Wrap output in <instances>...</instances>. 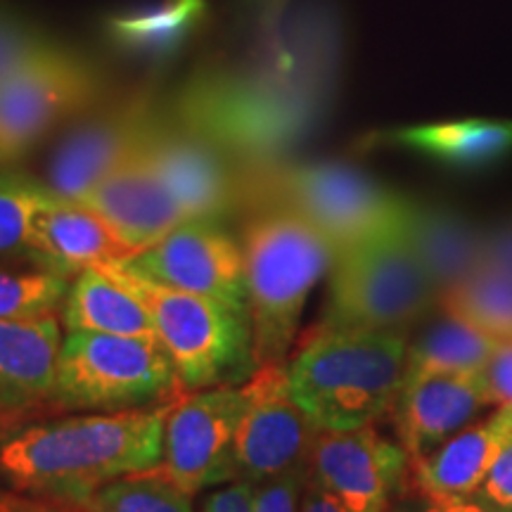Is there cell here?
<instances>
[{"label": "cell", "instance_id": "cell-1", "mask_svg": "<svg viewBox=\"0 0 512 512\" xmlns=\"http://www.w3.org/2000/svg\"><path fill=\"white\" fill-rule=\"evenodd\" d=\"M169 403L117 413H67L3 432L0 484L17 494L81 505L107 482L155 470L164 456Z\"/></svg>", "mask_w": 512, "mask_h": 512}, {"label": "cell", "instance_id": "cell-2", "mask_svg": "<svg viewBox=\"0 0 512 512\" xmlns=\"http://www.w3.org/2000/svg\"><path fill=\"white\" fill-rule=\"evenodd\" d=\"M406 356V332L318 328L285 361L287 384L316 430H358L394 408Z\"/></svg>", "mask_w": 512, "mask_h": 512}, {"label": "cell", "instance_id": "cell-3", "mask_svg": "<svg viewBox=\"0 0 512 512\" xmlns=\"http://www.w3.org/2000/svg\"><path fill=\"white\" fill-rule=\"evenodd\" d=\"M320 98L318 79L302 81L283 67L214 74L185 91L176 119L254 171L280 164L287 147L304 138L316 121Z\"/></svg>", "mask_w": 512, "mask_h": 512}, {"label": "cell", "instance_id": "cell-4", "mask_svg": "<svg viewBox=\"0 0 512 512\" xmlns=\"http://www.w3.org/2000/svg\"><path fill=\"white\" fill-rule=\"evenodd\" d=\"M247 311L256 368L285 363L313 287L330 273L335 247L285 207H261L242 233Z\"/></svg>", "mask_w": 512, "mask_h": 512}, {"label": "cell", "instance_id": "cell-5", "mask_svg": "<svg viewBox=\"0 0 512 512\" xmlns=\"http://www.w3.org/2000/svg\"><path fill=\"white\" fill-rule=\"evenodd\" d=\"M95 268L140 299L185 392L242 384L254 375V332L247 309L162 285L121 261Z\"/></svg>", "mask_w": 512, "mask_h": 512}, {"label": "cell", "instance_id": "cell-6", "mask_svg": "<svg viewBox=\"0 0 512 512\" xmlns=\"http://www.w3.org/2000/svg\"><path fill=\"white\" fill-rule=\"evenodd\" d=\"M242 200L285 207L342 252L408 228L413 202L342 162L273 164L242 174Z\"/></svg>", "mask_w": 512, "mask_h": 512}, {"label": "cell", "instance_id": "cell-7", "mask_svg": "<svg viewBox=\"0 0 512 512\" xmlns=\"http://www.w3.org/2000/svg\"><path fill=\"white\" fill-rule=\"evenodd\" d=\"M320 328L406 332L439 306V292L406 230L335 254Z\"/></svg>", "mask_w": 512, "mask_h": 512}, {"label": "cell", "instance_id": "cell-8", "mask_svg": "<svg viewBox=\"0 0 512 512\" xmlns=\"http://www.w3.org/2000/svg\"><path fill=\"white\" fill-rule=\"evenodd\" d=\"M183 392L159 342L69 332L57 354L50 406L64 413H117L162 406Z\"/></svg>", "mask_w": 512, "mask_h": 512}, {"label": "cell", "instance_id": "cell-9", "mask_svg": "<svg viewBox=\"0 0 512 512\" xmlns=\"http://www.w3.org/2000/svg\"><path fill=\"white\" fill-rule=\"evenodd\" d=\"M100 100V76L60 46L0 81V164L10 166L64 121L79 119Z\"/></svg>", "mask_w": 512, "mask_h": 512}, {"label": "cell", "instance_id": "cell-10", "mask_svg": "<svg viewBox=\"0 0 512 512\" xmlns=\"http://www.w3.org/2000/svg\"><path fill=\"white\" fill-rule=\"evenodd\" d=\"M245 408V382L183 392L166 411L159 470L192 496L235 482V434Z\"/></svg>", "mask_w": 512, "mask_h": 512}, {"label": "cell", "instance_id": "cell-11", "mask_svg": "<svg viewBox=\"0 0 512 512\" xmlns=\"http://www.w3.org/2000/svg\"><path fill=\"white\" fill-rule=\"evenodd\" d=\"M162 114L147 93L121 98L100 110L83 112L55 145L46 166V183L57 197L81 200L102 178L133 157Z\"/></svg>", "mask_w": 512, "mask_h": 512}, {"label": "cell", "instance_id": "cell-12", "mask_svg": "<svg viewBox=\"0 0 512 512\" xmlns=\"http://www.w3.org/2000/svg\"><path fill=\"white\" fill-rule=\"evenodd\" d=\"M247 408L235 434L238 479L261 484L309 460L316 427L287 384L285 363H266L245 382Z\"/></svg>", "mask_w": 512, "mask_h": 512}, {"label": "cell", "instance_id": "cell-13", "mask_svg": "<svg viewBox=\"0 0 512 512\" xmlns=\"http://www.w3.org/2000/svg\"><path fill=\"white\" fill-rule=\"evenodd\" d=\"M143 152L188 221H216L242 202V174L214 140L181 119H159Z\"/></svg>", "mask_w": 512, "mask_h": 512}, {"label": "cell", "instance_id": "cell-14", "mask_svg": "<svg viewBox=\"0 0 512 512\" xmlns=\"http://www.w3.org/2000/svg\"><path fill=\"white\" fill-rule=\"evenodd\" d=\"M119 261L162 285L247 309L242 247L216 221H183L152 247Z\"/></svg>", "mask_w": 512, "mask_h": 512}, {"label": "cell", "instance_id": "cell-15", "mask_svg": "<svg viewBox=\"0 0 512 512\" xmlns=\"http://www.w3.org/2000/svg\"><path fill=\"white\" fill-rule=\"evenodd\" d=\"M309 477L351 512H387L399 486L411 475L406 448L375 430L316 432L309 451Z\"/></svg>", "mask_w": 512, "mask_h": 512}, {"label": "cell", "instance_id": "cell-16", "mask_svg": "<svg viewBox=\"0 0 512 512\" xmlns=\"http://www.w3.org/2000/svg\"><path fill=\"white\" fill-rule=\"evenodd\" d=\"M76 202L93 209L131 249V256L188 221L181 204L147 162L143 147Z\"/></svg>", "mask_w": 512, "mask_h": 512}, {"label": "cell", "instance_id": "cell-17", "mask_svg": "<svg viewBox=\"0 0 512 512\" xmlns=\"http://www.w3.org/2000/svg\"><path fill=\"white\" fill-rule=\"evenodd\" d=\"M494 406L482 373L434 375L403 384L394 403L399 444L411 463L430 456L453 434L472 425L486 408Z\"/></svg>", "mask_w": 512, "mask_h": 512}, {"label": "cell", "instance_id": "cell-18", "mask_svg": "<svg viewBox=\"0 0 512 512\" xmlns=\"http://www.w3.org/2000/svg\"><path fill=\"white\" fill-rule=\"evenodd\" d=\"M60 347L62 320L57 313L0 320V418L50 406Z\"/></svg>", "mask_w": 512, "mask_h": 512}, {"label": "cell", "instance_id": "cell-19", "mask_svg": "<svg viewBox=\"0 0 512 512\" xmlns=\"http://www.w3.org/2000/svg\"><path fill=\"white\" fill-rule=\"evenodd\" d=\"M131 249L83 202L53 197L38 214L27 259L41 271L72 278L105 261L128 259Z\"/></svg>", "mask_w": 512, "mask_h": 512}, {"label": "cell", "instance_id": "cell-20", "mask_svg": "<svg viewBox=\"0 0 512 512\" xmlns=\"http://www.w3.org/2000/svg\"><path fill=\"white\" fill-rule=\"evenodd\" d=\"M512 437V408L498 406L489 418L453 434L430 456L411 463L413 486L422 498L475 496L505 441Z\"/></svg>", "mask_w": 512, "mask_h": 512}, {"label": "cell", "instance_id": "cell-21", "mask_svg": "<svg viewBox=\"0 0 512 512\" xmlns=\"http://www.w3.org/2000/svg\"><path fill=\"white\" fill-rule=\"evenodd\" d=\"M375 145L401 147L453 169H484L512 152V119H456L375 133Z\"/></svg>", "mask_w": 512, "mask_h": 512}, {"label": "cell", "instance_id": "cell-22", "mask_svg": "<svg viewBox=\"0 0 512 512\" xmlns=\"http://www.w3.org/2000/svg\"><path fill=\"white\" fill-rule=\"evenodd\" d=\"M406 235L425 271L430 273L439 299L479 268L482 228L458 211L413 202Z\"/></svg>", "mask_w": 512, "mask_h": 512}, {"label": "cell", "instance_id": "cell-23", "mask_svg": "<svg viewBox=\"0 0 512 512\" xmlns=\"http://www.w3.org/2000/svg\"><path fill=\"white\" fill-rule=\"evenodd\" d=\"M60 320L67 332H98L159 342L150 313L136 294L95 266L74 275L60 306Z\"/></svg>", "mask_w": 512, "mask_h": 512}, {"label": "cell", "instance_id": "cell-24", "mask_svg": "<svg viewBox=\"0 0 512 512\" xmlns=\"http://www.w3.org/2000/svg\"><path fill=\"white\" fill-rule=\"evenodd\" d=\"M496 342L472 323L441 309V318L422 330L415 342H408L403 384L434 375L482 373Z\"/></svg>", "mask_w": 512, "mask_h": 512}, {"label": "cell", "instance_id": "cell-25", "mask_svg": "<svg viewBox=\"0 0 512 512\" xmlns=\"http://www.w3.org/2000/svg\"><path fill=\"white\" fill-rule=\"evenodd\" d=\"M439 309L467 320L498 342L512 339V278L477 268L441 294Z\"/></svg>", "mask_w": 512, "mask_h": 512}, {"label": "cell", "instance_id": "cell-26", "mask_svg": "<svg viewBox=\"0 0 512 512\" xmlns=\"http://www.w3.org/2000/svg\"><path fill=\"white\" fill-rule=\"evenodd\" d=\"M76 508L83 512H192V494L155 467L107 482Z\"/></svg>", "mask_w": 512, "mask_h": 512}, {"label": "cell", "instance_id": "cell-27", "mask_svg": "<svg viewBox=\"0 0 512 512\" xmlns=\"http://www.w3.org/2000/svg\"><path fill=\"white\" fill-rule=\"evenodd\" d=\"M55 192L24 171L0 169V259L27 256L38 214Z\"/></svg>", "mask_w": 512, "mask_h": 512}, {"label": "cell", "instance_id": "cell-28", "mask_svg": "<svg viewBox=\"0 0 512 512\" xmlns=\"http://www.w3.org/2000/svg\"><path fill=\"white\" fill-rule=\"evenodd\" d=\"M69 278L50 271H5L0 268V320L43 318L60 311Z\"/></svg>", "mask_w": 512, "mask_h": 512}, {"label": "cell", "instance_id": "cell-29", "mask_svg": "<svg viewBox=\"0 0 512 512\" xmlns=\"http://www.w3.org/2000/svg\"><path fill=\"white\" fill-rule=\"evenodd\" d=\"M53 46V41L27 17L0 5V81Z\"/></svg>", "mask_w": 512, "mask_h": 512}, {"label": "cell", "instance_id": "cell-30", "mask_svg": "<svg viewBox=\"0 0 512 512\" xmlns=\"http://www.w3.org/2000/svg\"><path fill=\"white\" fill-rule=\"evenodd\" d=\"M306 479H309V463L256 484L252 512H299Z\"/></svg>", "mask_w": 512, "mask_h": 512}, {"label": "cell", "instance_id": "cell-31", "mask_svg": "<svg viewBox=\"0 0 512 512\" xmlns=\"http://www.w3.org/2000/svg\"><path fill=\"white\" fill-rule=\"evenodd\" d=\"M475 498L498 512H512V437L498 451L494 465L475 491Z\"/></svg>", "mask_w": 512, "mask_h": 512}, {"label": "cell", "instance_id": "cell-32", "mask_svg": "<svg viewBox=\"0 0 512 512\" xmlns=\"http://www.w3.org/2000/svg\"><path fill=\"white\" fill-rule=\"evenodd\" d=\"M482 380L491 403L512 408V339L496 342L482 370Z\"/></svg>", "mask_w": 512, "mask_h": 512}, {"label": "cell", "instance_id": "cell-33", "mask_svg": "<svg viewBox=\"0 0 512 512\" xmlns=\"http://www.w3.org/2000/svg\"><path fill=\"white\" fill-rule=\"evenodd\" d=\"M479 268L512 278V219L482 230L479 247Z\"/></svg>", "mask_w": 512, "mask_h": 512}, {"label": "cell", "instance_id": "cell-34", "mask_svg": "<svg viewBox=\"0 0 512 512\" xmlns=\"http://www.w3.org/2000/svg\"><path fill=\"white\" fill-rule=\"evenodd\" d=\"M0 512H83L69 503L50 501V498H36L17 491H0Z\"/></svg>", "mask_w": 512, "mask_h": 512}, {"label": "cell", "instance_id": "cell-35", "mask_svg": "<svg viewBox=\"0 0 512 512\" xmlns=\"http://www.w3.org/2000/svg\"><path fill=\"white\" fill-rule=\"evenodd\" d=\"M299 512H351L342 501H337L330 491H325L318 482L306 479L302 503H299Z\"/></svg>", "mask_w": 512, "mask_h": 512}, {"label": "cell", "instance_id": "cell-36", "mask_svg": "<svg viewBox=\"0 0 512 512\" xmlns=\"http://www.w3.org/2000/svg\"><path fill=\"white\" fill-rule=\"evenodd\" d=\"M420 512H498L479 501L475 496H456V498H425Z\"/></svg>", "mask_w": 512, "mask_h": 512}, {"label": "cell", "instance_id": "cell-37", "mask_svg": "<svg viewBox=\"0 0 512 512\" xmlns=\"http://www.w3.org/2000/svg\"><path fill=\"white\" fill-rule=\"evenodd\" d=\"M245 5L252 10L256 22L264 29H271L283 17L287 0H245Z\"/></svg>", "mask_w": 512, "mask_h": 512}, {"label": "cell", "instance_id": "cell-38", "mask_svg": "<svg viewBox=\"0 0 512 512\" xmlns=\"http://www.w3.org/2000/svg\"><path fill=\"white\" fill-rule=\"evenodd\" d=\"M164 10L169 12V15L174 17L181 27H185V24L195 22V19L202 15L204 0H166Z\"/></svg>", "mask_w": 512, "mask_h": 512}, {"label": "cell", "instance_id": "cell-39", "mask_svg": "<svg viewBox=\"0 0 512 512\" xmlns=\"http://www.w3.org/2000/svg\"><path fill=\"white\" fill-rule=\"evenodd\" d=\"M0 169H3V164H0Z\"/></svg>", "mask_w": 512, "mask_h": 512}]
</instances>
